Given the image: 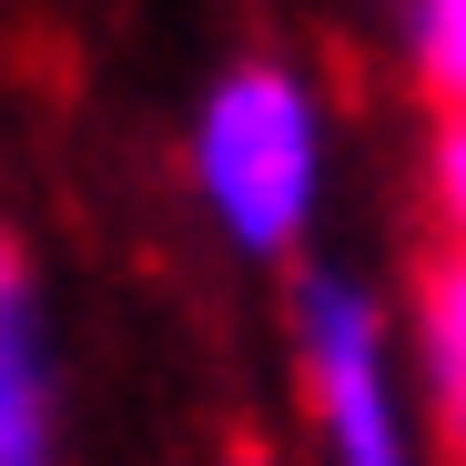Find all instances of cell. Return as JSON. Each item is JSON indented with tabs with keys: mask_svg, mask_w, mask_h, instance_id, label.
Segmentation results:
<instances>
[{
	"mask_svg": "<svg viewBox=\"0 0 466 466\" xmlns=\"http://www.w3.org/2000/svg\"><path fill=\"white\" fill-rule=\"evenodd\" d=\"M426 193H436V223H446V244H466V112H436Z\"/></svg>",
	"mask_w": 466,
	"mask_h": 466,
	"instance_id": "obj_6",
	"label": "cell"
},
{
	"mask_svg": "<svg viewBox=\"0 0 466 466\" xmlns=\"http://www.w3.org/2000/svg\"><path fill=\"white\" fill-rule=\"evenodd\" d=\"M233 466H274V456H264V446H254V436H233Z\"/></svg>",
	"mask_w": 466,
	"mask_h": 466,
	"instance_id": "obj_7",
	"label": "cell"
},
{
	"mask_svg": "<svg viewBox=\"0 0 466 466\" xmlns=\"http://www.w3.org/2000/svg\"><path fill=\"white\" fill-rule=\"evenodd\" d=\"M304 365H315V406H325L335 466H406L396 456V416H385V355H375L365 294L304 284Z\"/></svg>",
	"mask_w": 466,
	"mask_h": 466,
	"instance_id": "obj_2",
	"label": "cell"
},
{
	"mask_svg": "<svg viewBox=\"0 0 466 466\" xmlns=\"http://www.w3.org/2000/svg\"><path fill=\"white\" fill-rule=\"evenodd\" d=\"M416 82L436 92V112H466V0L416 11Z\"/></svg>",
	"mask_w": 466,
	"mask_h": 466,
	"instance_id": "obj_5",
	"label": "cell"
},
{
	"mask_svg": "<svg viewBox=\"0 0 466 466\" xmlns=\"http://www.w3.org/2000/svg\"><path fill=\"white\" fill-rule=\"evenodd\" d=\"M416 315H426V375H436V416L466 466V244L416 264Z\"/></svg>",
	"mask_w": 466,
	"mask_h": 466,
	"instance_id": "obj_4",
	"label": "cell"
},
{
	"mask_svg": "<svg viewBox=\"0 0 466 466\" xmlns=\"http://www.w3.org/2000/svg\"><path fill=\"white\" fill-rule=\"evenodd\" d=\"M0 466H51V375L31 325V264L0 233Z\"/></svg>",
	"mask_w": 466,
	"mask_h": 466,
	"instance_id": "obj_3",
	"label": "cell"
},
{
	"mask_svg": "<svg viewBox=\"0 0 466 466\" xmlns=\"http://www.w3.org/2000/svg\"><path fill=\"white\" fill-rule=\"evenodd\" d=\"M193 173L213 193V213L233 223V244L284 254L304 233V203H315V102L284 61H233L203 132H193Z\"/></svg>",
	"mask_w": 466,
	"mask_h": 466,
	"instance_id": "obj_1",
	"label": "cell"
}]
</instances>
